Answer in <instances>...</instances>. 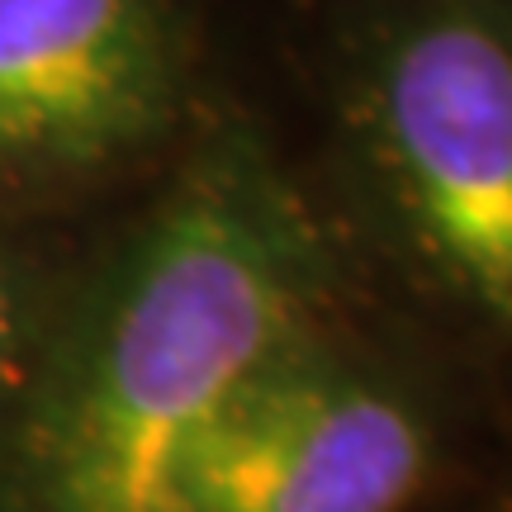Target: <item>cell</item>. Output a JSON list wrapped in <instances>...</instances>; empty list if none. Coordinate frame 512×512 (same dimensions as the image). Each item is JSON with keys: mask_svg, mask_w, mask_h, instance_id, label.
Wrapping results in <instances>:
<instances>
[{"mask_svg": "<svg viewBox=\"0 0 512 512\" xmlns=\"http://www.w3.org/2000/svg\"><path fill=\"white\" fill-rule=\"evenodd\" d=\"M62 304V290H48L29 256L19 252L5 223H0V437L15 418L19 394L29 384L43 337L53 328V313Z\"/></svg>", "mask_w": 512, "mask_h": 512, "instance_id": "5", "label": "cell"}, {"mask_svg": "<svg viewBox=\"0 0 512 512\" xmlns=\"http://www.w3.org/2000/svg\"><path fill=\"white\" fill-rule=\"evenodd\" d=\"M318 247L242 128L185 152L166 190L62 290L0 437V512H176L223 403L309 337Z\"/></svg>", "mask_w": 512, "mask_h": 512, "instance_id": "1", "label": "cell"}, {"mask_svg": "<svg viewBox=\"0 0 512 512\" xmlns=\"http://www.w3.org/2000/svg\"><path fill=\"white\" fill-rule=\"evenodd\" d=\"M366 133L418 252L512 318V29L465 0L403 15L370 57Z\"/></svg>", "mask_w": 512, "mask_h": 512, "instance_id": "2", "label": "cell"}, {"mask_svg": "<svg viewBox=\"0 0 512 512\" xmlns=\"http://www.w3.org/2000/svg\"><path fill=\"white\" fill-rule=\"evenodd\" d=\"M185 110L176 0H0V204L138 162Z\"/></svg>", "mask_w": 512, "mask_h": 512, "instance_id": "3", "label": "cell"}, {"mask_svg": "<svg viewBox=\"0 0 512 512\" xmlns=\"http://www.w3.org/2000/svg\"><path fill=\"white\" fill-rule=\"evenodd\" d=\"M427 460L418 408L304 337L256 370L195 441L176 512H403Z\"/></svg>", "mask_w": 512, "mask_h": 512, "instance_id": "4", "label": "cell"}]
</instances>
